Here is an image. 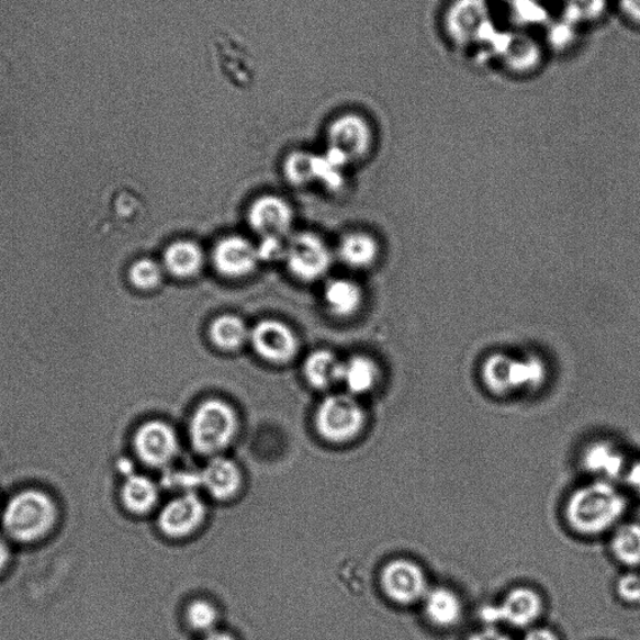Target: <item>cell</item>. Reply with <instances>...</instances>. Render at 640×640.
I'll use <instances>...</instances> for the list:
<instances>
[{"label":"cell","instance_id":"obj_10","mask_svg":"<svg viewBox=\"0 0 640 640\" xmlns=\"http://www.w3.org/2000/svg\"><path fill=\"white\" fill-rule=\"evenodd\" d=\"M328 147L350 161L363 158L373 147L371 124L359 114L340 115L328 128Z\"/></svg>","mask_w":640,"mask_h":640},{"label":"cell","instance_id":"obj_17","mask_svg":"<svg viewBox=\"0 0 640 640\" xmlns=\"http://www.w3.org/2000/svg\"><path fill=\"white\" fill-rule=\"evenodd\" d=\"M161 266L177 278H193L204 266V251L195 242L177 240L166 248Z\"/></svg>","mask_w":640,"mask_h":640},{"label":"cell","instance_id":"obj_5","mask_svg":"<svg viewBox=\"0 0 640 640\" xmlns=\"http://www.w3.org/2000/svg\"><path fill=\"white\" fill-rule=\"evenodd\" d=\"M364 418V411L353 396L337 394L327 396L321 403L315 423L324 439L345 443L362 430Z\"/></svg>","mask_w":640,"mask_h":640},{"label":"cell","instance_id":"obj_8","mask_svg":"<svg viewBox=\"0 0 640 640\" xmlns=\"http://www.w3.org/2000/svg\"><path fill=\"white\" fill-rule=\"evenodd\" d=\"M382 587L388 598L402 606L425 599L429 591L426 574L422 568L405 559H396L384 566Z\"/></svg>","mask_w":640,"mask_h":640},{"label":"cell","instance_id":"obj_18","mask_svg":"<svg viewBox=\"0 0 640 640\" xmlns=\"http://www.w3.org/2000/svg\"><path fill=\"white\" fill-rule=\"evenodd\" d=\"M341 369L343 362L339 358L326 349L312 351L303 366L305 380L317 390H328L340 383Z\"/></svg>","mask_w":640,"mask_h":640},{"label":"cell","instance_id":"obj_34","mask_svg":"<svg viewBox=\"0 0 640 640\" xmlns=\"http://www.w3.org/2000/svg\"><path fill=\"white\" fill-rule=\"evenodd\" d=\"M619 7L628 20L640 25V0H619Z\"/></svg>","mask_w":640,"mask_h":640},{"label":"cell","instance_id":"obj_16","mask_svg":"<svg viewBox=\"0 0 640 640\" xmlns=\"http://www.w3.org/2000/svg\"><path fill=\"white\" fill-rule=\"evenodd\" d=\"M201 484L214 498L228 499L239 491L242 475L236 463L215 457L201 473Z\"/></svg>","mask_w":640,"mask_h":640},{"label":"cell","instance_id":"obj_12","mask_svg":"<svg viewBox=\"0 0 640 640\" xmlns=\"http://www.w3.org/2000/svg\"><path fill=\"white\" fill-rule=\"evenodd\" d=\"M212 258L215 269L227 278L248 277L260 263L257 246L239 236L225 237L216 243Z\"/></svg>","mask_w":640,"mask_h":640},{"label":"cell","instance_id":"obj_4","mask_svg":"<svg viewBox=\"0 0 640 640\" xmlns=\"http://www.w3.org/2000/svg\"><path fill=\"white\" fill-rule=\"evenodd\" d=\"M237 416L231 405L218 400L198 407L191 422V439L202 454H216L227 448L236 435Z\"/></svg>","mask_w":640,"mask_h":640},{"label":"cell","instance_id":"obj_31","mask_svg":"<svg viewBox=\"0 0 640 640\" xmlns=\"http://www.w3.org/2000/svg\"><path fill=\"white\" fill-rule=\"evenodd\" d=\"M215 608L211 603L205 600H195L188 607L187 619L189 625L198 632H211L216 624Z\"/></svg>","mask_w":640,"mask_h":640},{"label":"cell","instance_id":"obj_30","mask_svg":"<svg viewBox=\"0 0 640 640\" xmlns=\"http://www.w3.org/2000/svg\"><path fill=\"white\" fill-rule=\"evenodd\" d=\"M284 176L294 186L314 182V155L310 151H293L284 161Z\"/></svg>","mask_w":640,"mask_h":640},{"label":"cell","instance_id":"obj_23","mask_svg":"<svg viewBox=\"0 0 640 640\" xmlns=\"http://www.w3.org/2000/svg\"><path fill=\"white\" fill-rule=\"evenodd\" d=\"M380 380V368L366 356H355L343 362L340 383L350 394H366L372 391Z\"/></svg>","mask_w":640,"mask_h":640},{"label":"cell","instance_id":"obj_20","mask_svg":"<svg viewBox=\"0 0 640 640\" xmlns=\"http://www.w3.org/2000/svg\"><path fill=\"white\" fill-rule=\"evenodd\" d=\"M425 608L431 624L441 628L456 626L463 615L461 599L448 588L429 590L425 597Z\"/></svg>","mask_w":640,"mask_h":640},{"label":"cell","instance_id":"obj_28","mask_svg":"<svg viewBox=\"0 0 640 640\" xmlns=\"http://www.w3.org/2000/svg\"><path fill=\"white\" fill-rule=\"evenodd\" d=\"M613 554L628 566L640 565V525L627 523L621 526L611 540Z\"/></svg>","mask_w":640,"mask_h":640},{"label":"cell","instance_id":"obj_2","mask_svg":"<svg viewBox=\"0 0 640 640\" xmlns=\"http://www.w3.org/2000/svg\"><path fill=\"white\" fill-rule=\"evenodd\" d=\"M56 520V504L49 495L40 491H24L14 495L3 514L8 536L24 543L34 542L49 534Z\"/></svg>","mask_w":640,"mask_h":640},{"label":"cell","instance_id":"obj_33","mask_svg":"<svg viewBox=\"0 0 640 640\" xmlns=\"http://www.w3.org/2000/svg\"><path fill=\"white\" fill-rule=\"evenodd\" d=\"M618 596L627 603H640V575L629 573L619 580L617 584Z\"/></svg>","mask_w":640,"mask_h":640},{"label":"cell","instance_id":"obj_13","mask_svg":"<svg viewBox=\"0 0 640 640\" xmlns=\"http://www.w3.org/2000/svg\"><path fill=\"white\" fill-rule=\"evenodd\" d=\"M134 448L141 461L150 467H161L177 454L178 439L166 423L148 422L135 433Z\"/></svg>","mask_w":640,"mask_h":640},{"label":"cell","instance_id":"obj_37","mask_svg":"<svg viewBox=\"0 0 640 640\" xmlns=\"http://www.w3.org/2000/svg\"><path fill=\"white\" fill-rule=\"evenodd\" d=\"M525 640H558V638L552 632V630L538 628L530 630V632L526 636Z\"/></svg>","mask_w":640,"mask_h":640},{"label":"cell","instance_id":"obj_1","mask_svg":"<svg viewBox=\"0 0 640 640\" xmlns=\"http://www.w3.org/2000/svg\"><path fill=\"white\" fill-rule=\"evenodd\" d=\"M627 509V501L607 481L576 490L568 499L565 518L583 536H598L617 525Z\"/></svg>","mask_w":640,"mask_h":640},{"label":"cell","instance_id":"obj_38","mask_svg":"<svg viewBox=\"0 0 640 640\" xmlns=\"http://www.w3.org/2000/svg\"><path fill=\"white\" fill-rule=\"evenodd\" d=\"M9 561V548L4 542V539L0 537V571L3 570Z\"/></svg>","mask_w":640,"mask_h":640},{"label":"cell","instance_id":"obj_9","mask_svg":"<svg viewBox=\"0 0 640 640\" xmlns=\"http://www.w3.org/2000/svg\"><path fill=\"white\" fill-rule=\"evenodd\" d=\"M294 213L290 203L278 195H261L250 204L248 224L260 238H281L290 236Z\"/></svg>","mask_w":640,"mask_h":640},{"label":"cell","instance_id":"obj_6","mask_svg":"<svg viewBox=\"0 0 640 640\" xmlns=\"http://www.w3.org/2000/svg\"><path fill=\"white\" fill-rule=\"evenodd\" d=\"M283 260L295 278L314 282L329 272L333 256L317 234L304 232L288 238Z\"/></svg>","mask_w":640,"mask_h":640},{"label":"cell","instance_id":"obj_7","mask_svg":"<svg viewBox=\"0 0 640 640\" xmlns=\"http://www.w3.org/2000/svg\"><path fill=\"white\" fill-rule=\"evenodd\" d=\"M249 341L256 353L273 364H285L299 355L300 341L287 324L265 319L250 329Z\"/></svg>","mask_w":640,"mask_h":640},{"label":"cell","instance_id":"obj_32","mask_svg":"<svg viewBox=\"0 0 640 640\" xmlns=\"http://www.w3.org/2000/svg\"><path fill=\"white\" fill-rule=\"evenodd\" d=\"M288 240V239H287ZM287 240L281 238H260L257 246L260 261H276L284 258Z\"/></svg>","mask_w":640,"mask_h":640},{"label":"cell","instance_id":"obj_25","mask_svg":"<svg viewBox=\"0 0 640 640\" xmlns=\"http://www.w3.org/2000/svg\"><path fill=\"white\" fill-rule=\"evenodd\" d=\"M158 489L149 478L132 474L127 476L122 489L124 507L134 514H146L156 506Z\"/></svg>","mask_w":640,"mask_h":640},{"label":"cell","instance_id":"obj_21","mask_svg":"<svg viewBox=\"0 0 640 640\" xmlns=\"http://www.w3.org/2000/svg\"><path fill=\"white\" fill-rule=\"evenodd\" d=\"M338 256L343 263L355 269L371 267L380 256L378 242L363 232H351L343 237Z\"/></svg>","mask_w":640,"mask_h":640},{"label":"cell","instance_id":"obj_11","mask_svg":"<svg viewBox=\"0 0 640 640\" xmlns=\"http://www.w3.org/2000/svg\"><path fill=\"white\" fill-rule=\"evenodd\" d=\"M543 610V600L529 588H516L508 593L498 607H485L482 617L486 624L507 621L514 627H527L536 621Z\"/></svg>","mask_w":640,"mask_h":640},{"label":"cell","instance_id":"obj_27","mask_svg":"<svg viewBox=\"0 0 640 640\" xmlns=\"http://www.w3.org/2000/svg\"><path fill=\"white\" fill-rule=\"evenodd\" d=\"M513 358L504 355H493L483 364V382L486 388L497 395L513 393L512 384Z\"/></svg>","mask_w":640,"mask_h":640},{"label":"cell","instance_id":"obj_24","mask_svg":"<svg viewBox=\"0 0 640 640\" xmlns=\"http://www.w3.org/2000/svg\"><path fill=\"white\" fill-rule=\"evenodd\" d=\"M249 337L250 329L237 315L223 314L211 323L210 338L221 350H238L249 341Z\"/></svg>","mask_w":640,"mask_h":640},{"label":"cell","instance_id":"obj_19","mask_svg":"<svg viewBox=\"0 0 640 640\" xmlns=\"http://www.w3.org/2000/svg\"><path fill=\"white\" fill-rule=\"evenodd\" d=\"M323 300L332 314L346 318L353 315L362 305L363 294L360 288L349 279H332L324 287Z\"/></svg>","mask_w":640,"mask_h":640},{"label":"cell","instance_id":"obj_35","mask_svg":"<svg viewBox=\"0 0 640 640\" xmlns=\"http://www.w3.org/2000/svg\"><path fill=\"white\" fill-rule=\"evenodd\" d=\"M626 480L630 489L640 495V461L629 468Z\"/></svg>","mask_w":640,"mask_h":640},{"label":"cell","instance_id":"obj_15","mask_svg":"<svg viewBox=\"0 0 640 640\" xmlns=\"http://www.w3.org/2000/svg\"><path fill=\"white\" fill-rule=\"evenodd\" d=\"M204 514L202 499L195 493L188 492L167 504L160 513L158 523L167 536L186 537L201 526Z\"/></svg>","mask_w":640,"mask_h":640},{"label":"cell","instance_id":"obj_29","mask_svg":"<svg viewBox=\"0 0 640 640\" xmlns=\"http://www.w3.org/2000/svg\"><path fill=\"white\" fill-rule=\"evenodd\" d=\"M130 282L142 292L157 290L165 277V268L158 261L143 258L134 261L130 269Z\"/></svg>","mask_w":640,"mask_h":640},{"label":"cell","instance_id":"obj_22","mask_svg":"<svg viewBox=\"0 0 640 640\" xmlns=\"http://www.w3.org/2000/svg\"><path fill=\"white\" fill-rule=\"evenodd\" d=\"M625 457L607 441H597L585 449L583 465L588 472L606 478L607 482L625 473Z\"/></svg>","mask_w":640,"mask_h":640},{"label":"cell","instance_id":"obj_26","mask_svg":"<svg viewBox=\"0 0 640 640\" xmlns=\"http://www.w3.org/2000/svg\"><path fill=\"white\" fill-rule=\"evenodd\" d=\"M546 366L542 359L530 356L527 358H513L512 383L513 391H535L546 381Z\"/></svg>","mask_w":640,"mask_h":640},{"label":"cell","instance_id":"obj_39","mask_svg":"<svg viewBox=\"0 0 640 640\" xmlns=\"http://www.w3.org/2000/svg\"><path fill=\"white\" fill-rule=\"evenodd\" d=\"M204 640H234L229 635L222 632H211Z\"/></svg>","mask_w":640,"mask_h":640},{"label":"cell","instance_id":"obj_3","mask_svg":"<svg viewBox=\"0 0 640 640\" xmlns=\"http://www.w3.org/2000/svg\"><path fill=\"white\" fill-rule=\"evenodd\" d=\"M443 25L447 37L461 48L493 43L498 34L486 0H453L445 13Z\"/></svg>","mask_w":640,"mask_h":640},{"label":"cell","instance_id":"obj_14","mask_svg":"<svg viewBox=\"0 0 640 640\" xmlns=\"http://www.w3.org/2000/svg\"><path fill=\"white\" fill-rule=\"evenodd\" d=\"M492 44L504 65L514 74H530L542 63V48L526 33H498Z\"/></svg>","mask_w":640,"mask_h":640},{"label":"cell","instance_id":"obj_36","mask_svg":"<svg viewBox=\"0 0 640 640\" xmlns=\"http://www.w3.org/2000/svg\"><path fill=\"white\" fill-rule=\"evenodd\" d=\"M468 640H510L506 635L498 632L495 629H485L482 632L473 635Z\"/></svg>","mask_w":640,"mask_h":640}]
</instances>
